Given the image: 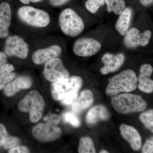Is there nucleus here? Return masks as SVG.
Here are the masks:
<instances>
[{"label": "nucleus", "instance_id": "1", "mask_svg": "<svg viewBox=\"0 0 153 153\" xmlns=\"http://www.w3.org/2000/svg\"><path fill=\"white\" fill-rule=\"evenodd\" d=\"M83 81L81 77L73 76L53 82L51 93L52 97L65 105L72 104L77 97V93Z\"/></svg>", "mask_w": 153, "mask_h": 153}, {"label": "nucleus", "instance_id": "2", "mask_svg": "<svg viewBox=\"0 0 153 153\" xmlns=\"http://www.w3.org/2000/svg\"><path fill=\"white\" fill-rule=\"evenodd\" d=\"M109 82L105 92L108 95L114 96L122 92H131L137 87V78L131 69H126L108 79Z\"/></svg>", "mask_w": 153, "mask_h": 153}, {"label": "nucleus", "instance_id": "3", "mask_svg": "<svg viewBox=\"0 0 153 153\" xmlns=\"http://www.w3.org/2000/svg\"><path fill=\"white\" fill-rule=\"evenodd\" d=\"M111 104L117 112L121 114L141 112L147 107V103L140 96L127 93L113 97Z\"/></svg>", "mask_w": 153, "mask_h": 153}, {"label": "nucleus", "instance_id": "4", "mask_svg": "<svg viewBox=\"0 0 153 153\" xmlns=\"http://www.w3.org/2000/svg\"><path fill=\"white\" fill-rule=\"evenodd\" d=\"M45 106V102L41 94L36 90L30 91L19 102L18 108L30 114V120L36 123L41 119Z\"/></svg>", "mask_w": 153, "mask_h": 153}, {"label": "nucleus", "instance_id": "5", "mask_svg": "<svg viewBox=\"0 0 153 153\" xmlns=\"http://www.w3.org/2000/svg\"><path fill=\"white\" fill-rule=\"evenodd\" d=\"M59 23L63 33L72 37L79 36L84 29L83 20L70 8H66L61 12L59 17Z\"/></svg>", "mask_w": 153, "mask_h": 153}, {"label": "nucleus", "instance_id": "6", "mask_svg": "<svg viewBox=\"0 0 153 153\" xmlns=\"http://www.w3.org/2000/svg\"><path fill=\"white\" fill-rule=\"evenodd\" d=\"M18 13L22 21L33 27H44L50 23V17L47 12L31 6L21 7Z\"/></svg>", "mask_w": 153, "mask_h": 153}, {"label": "nucleus", "instance_id": "7", "mask_svg": "<svg viewBox=\"0 0 153 153\" xmlns=\"http://www.w3.org/2000/svg\"><path fill=\"white\" fill-rule=\"evenodd\" d=\"M44 77L50 82H55L69 76L68 72L60 58H53L46 62L44 69Z\"/></svg>", "mask_w": 153, "mask_h": 153}, {"label": "nucleus", "instance_id": "8", "mask_svg": "<svg viewBox=\"0 0 153 153\" xmlns=\"http://www.w3.org/2000/svg\"><path fill=\"white\" fill-rule=\"evenodd\" d=\"M32 133L38 140L48 142L60 138L62 131L57 125L47 122L39 123L35 126L32 130Z\"/></svg>", "mask_w": 153, "mask_h": 153}, {"label": "nucleus", "instance_id": "9", "mask_svg": "<svg viewBox=\"0 0 153 153\" xmlns=\"http://www.w3.org/2000/svg\"><path fill=\"white\" fill-rule=\"evenodd\" d=\"M29 45L23 38L18 36H9L6 40L5 52L9 57L25 59L29 54Z\"/></svg>", "mask_w": 153, "mask_h": 153}, {"label": "nucleus", "instance_id": "10", "mask_svg": "<svg viewBox=\"0 0 153 153\" xmlns=\"http://www.w3.org/2000/svg\"><path fill=\"white\" fill-rule=\"evenodd\" d=\"M101 48V44L95 39L81 38L74 42L73 51L77 56L90 57L97 54Z\"/></svg>", "mask_w": 153, "mask_h": 153}, {"label": "nucleus", "instance_id": "11", "mask_svg": "<svg viewBox=\"0 0 153 153\" xmlns=\"http://www.w3.org/2000/svg\"><path fill=\"white\" fill-rule=\"evenodd\" d=\"M125 36L124 44L126 47L134 49L147 45L152 37V33L148 30L141 33L137 28H132L128 30Z\"/></svg>", "mask_w": 153, "mask_h": 153}, {"label": "nucleus", "instance_id": "12", "mask_svg": "<svg viewBox=\"0 0 153 153\" xmlns=\"http://www.w3.org/2000/svg\"><path fill=\"white\" fill-rule=\"evenodd\" d=\"M125 60V57L123 53L116 55L105 53L102 57V61L104 66L100 69V72L106 74L117 71L123 64Z\"/></svg>", "mask_w": 153, "mask_h": 153}, {"label": "nucleus", "instance_id": "13", "mask_svg": "<svg viewBox=\"0 0 153 153\" xmlns=\"http://www.w3.org/2000/svg\"><path fill=\"white\" fill-rule=\"evenodd\" d=\"M121 136L130 145L134 151L140 149L142 146V138L138 131L132 126L123 124L120 126Z\"/></svg>", "mask_w": 153, "mask_h": 153}, {"label": "nucleus", "instance_id": "14", "mask_svg": "<svg viewBox=\"0 0 153 153\" xmlns=\"http://www.w3.org/2000/svg\"><path fill=\"white\" fill-rule=\"evenodd\" d=\"M62 52V49L60 46L53 45L44 49H38L34 52L32 60L35 64H43L53 58L59 57Z\"/></svg>", "mask_w": 153, "mask_h": 153}, {"label": "nucleus", "instance_id": "15", "mask_svg": "<svg viewBox=\"0 0 153 153\" xmlns=\"http://www.w3.org/2000/svg\"><path fill=\"white\" fill-rule=\"evenodd\" d=\"M33 84L32 79L27 76H20L9 82L4 88V93L10 97L23 89H28Z\"/></svg>", "mask_w": 153, "mask_h": 153}, {"label": "nucleus", "instance_id": "16", "mask_svg": "<svg viewBox=\"0 0 153 153\" xmlns=\"http://www.w3.org/2000/svg\"><path fill=\"white\" fill-rule=\"evenodd\" d=\"M153 68L150 64H145L140 68V74L137 80L139 81L138 88L140 90L147 93H152L153 81L151 79Z\"/></svg>", "mask_w": 153, "mask_h": 153}, {"label": "nucleus", "instance_id": "17", "mask_svg": "<svg viewBox=\"0 0 153 153\" xmlns=\"http://www.w3.org/2000/svg\"><path fill=\"white\" fill-rule=\"evenodd\" d=\"M94 102V95L89 90H85L80 93L72 103L71 109L74 114H79L84 110L88 108Z\"/></svg>", "mask_w": 153, "mask_h": 153}, {"label": "nucleus", "instance_id": "18", "mask_svg": "<svg viewBox=\"0 0 153 153\" xmlns=\"http://www.w3.org/2000/svg\"><path fill=\"white\" fill-rule=\"evenodd\" d=\"M110 117V114L105 106L96 105L88 112L86 122L88 124L93 125L100 121L108 120Z\"/></svg>", "mask_w": 153, "mask_h": 153}, {"label": "nucleus", "instance_id": "19", "mask_svg": "<svg viewBox=\"0 0 153 153\" xmlns=\"http://www.w3.org/2000/svg\"><path fill=\"white\" fill-rule=\"evenodd\" d=\"M115 25L116 29L120 35L124 36L128 31L131 22L132 11L130 8H125L120 14Z\"/></svg>", "mask_w": 153, "mask_h": 153}, {"label": "nucleus", "instance_id": "20", "mask_svg": "<svg viewBox=\"0 0 153 153\" xmlns=\"http://www.w3.org/2000/svg\"><path fill=\"white\" fill-rule=\"evenodd\" d=\"M21 140L17 137L9 135L6 127L0 123V146L5 149H12L19 146Z\"/></svg>", "mask_w": 153, "mask_h": 153}, {"label": "nucleus", "instance_id": "21", "mask_svg": "<svg viewBox=\"0 0 153 153\" xmlns=\"http://www.w3.org/2000/svg\"><path fill=\"white\" fill-rule=\"evenodd\" d=\"M14 70L15 67L12 64L5 63L0 66V90L16 77V74L13 72Z\"/></svg>", "mask_w": 153, "mask_h": 153}, {"label": "nucleus", "instance_id": "22", "mask_svg": "<svg viewBox=\"0 0 153 153\" xmlns=\"http://www.w3.org/2000/svg\"><path fill=\"white\" fill-rule=\"evenodd\" d=\"M12 12L8 3L3 2L0 4V25L8 29L10 26Z\"/></svg>", "mask_w": 153, "mask_h": 153}, {"label": "nucleus", "instance_id": "23", "mask_svg": "<svg viewBox=\"0 0 153 153\" xmlns=\"http://www.w3.org/2000/svg\"><path fill=\"white\" fill-rule=\"evenodd\" d=\"M107 6V10L109 13H114L117 15L120 14L126 8L124 0H105Z\"/></svg>", "mask_w": 153, "mask_h": 153}, {"label": "nucleus", "instance_id": "24", "mask_svg": "<svg viewBox=\"0 0 153 153\" xmlns=\"http://www.w3.org/2000/svg\"><path fill=\"white\" fill-rule=\"evenodd\" d=\"M78 152L95 153L96 150L93 141L88 137H82L79 142Z\"/></svg>", "mask_w": 153, "mask_h": 153}, {"label": "nucleus", "instance_id": "25", "mask_svg": "<svg viewBox=\"0 0 153 153\" xmlns=\"http://www.w3.org/2000/svg\"><path fill=\"white\" fill-rule=\"evenodd\" d=\"M141 121L144 124L147 128L153 132V111L149 110L143 113L140 116Z\"/></svg>", "mask_w": 153, "mask_h": 153}, {"label": "nucleus", "instance_id": "26", "mask_svg": "<svg viewBox=\"0 0 153 153\" xmlns=\"http://www.w3.org/2000/svg\"><path fill=\"white\" fill-rule=\"evenodd\" d=\"M105 4V0H87L85 5L86 9L92 13H95L102 6Z\"/></svg>", "mask_w": 153, "mask_h": 153}, {"label": "nucleus", "instance_id": "27", "mask_svg": "<svg viewBox=\"0 0 153 153\" xmlns=\"http://www.w3.org/2000/svg\"><path fill=\"white\" fill-rule=\"evenodd\" d=\"M62 117L64 121L70 124L74 127H78L80 125V120L74 114L68 112H65L63 114Z\"/></svg>", "mask_w": 153, "mask_h": 153}, {"label": "nucleus", "instance_id": "28", "mask_svg": "<svg viewBox=\"0 0 153 153\" xmlns=\"http://www.w3.org/2000/svg\"><path fill=\"white\" fill-rule=\"evenodd\" d=\"M142 152L143 153H152L153 152V137L147 140L143 147Z\"/></svg>", "mask_w": 153, "mask_h": 153}, {"label": "nucleus", "instance_id": "29", "mask_svg": "<svg viewBox=\"0 0 153 153\" xmlns=\"http://www.w3.org/2000/svg\"><path fill=\"white\" fill-rule=\"evenodd\" d=\"M30 151L29 148L25 146H17L15 147L10 149L9 153H28Z\"/></svg>", "mask_w": 153, "mask_h": 153}, {"label": "nucleus", "instance_id": "30", "mask_svg": "<svg viewBox=\"0 0 153 153\" xmlns=\"http://www.w3.org/2000/svg\"><path fill=\"white\" fill-rule=\"evenodd\" d=\"M44 120L47 122L54 124L57 125L60 123L61 120L60 117L58 115L55 114L50 115L45 118Z\"/></svg>", "mask_w": 153, "mask_h": 153}, {"label": "nucleus", "instance_id": "31", "mask_svg": "<svg viewBox=\"0 0 153 153\" xmlns=\"http://www.w3.org/2000/svg\"><path fill=\"white\" fill-rule=\"evenodd\" d=\"M70 0H49V2L54 7H60L66 4Z\"/></svg>", "mask_w": 153, "mask_h": 153}, {"label": "nucleus", "instance_id": "32", "mask_svg": "<svg viewBox=\"0 0 153 153\" xmlns=\"http://www.w3.org/2000/svg\"><path fill=\"white\" fill-rule=\"evenodd\" d=\"M8 29L0 25V38H7L9 35Z\"/></svg>", "mask_w": 153, "mask_h": 153}, {"label": "nucleus", "instance_id": "33", "mask_svg": "<svg viewBox=\"0 0 153 153\" xmlns=\"http://www.w3.org/2000/svg\"><path fill=\"white\" fill-rule=\"evenodd\" d=\"M7 61V55L5 53L0 51V66L5 64Z\"/></svg>", "mask_w": 153, "mask_h": 153}, {"label": "nucleus", "instance_id": "34", "mask_svg": "<svg viewBox=\"0 0 153 153\" xmlns=\"http://www.w3.org/2000/svg\"><path fill=\"white\" fill-rule=\"evenodd\" d=\"M140 2L143 6L146 7L150 5L153 3V0H139Z\"/></svg>", "mask_w": 153, "mask_h": 153}, {"label": "nucleus", "instance_id": "35", "mask_svg": "<svg viewBox=\"0 0 153 153\" xmlns=\"http://www.w3.org/2000/svg\"><path fill=\"white\" fill-rule=\"evenodd\" d=\"M20 1L23 4H30V2L33 3H37L41 1L42 0H20Z\"/></svg>", "mask_w": 153, "mask_h": 153}, {"label": "nucleus", "instance_id": "36", "mask_svg": "<svg viewBox=\"0 0 153 153\" xmlns=\"http://www.w3.org/2000/svg\"><path fill=\"white\" fill-rule=\"evenodd\" d=\"M100 153H108V152L106 150H102L100 151Z\"/></svg>", "mask_w": 153, "mask_h": 153}]
</instances>
